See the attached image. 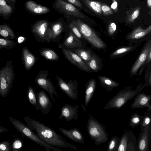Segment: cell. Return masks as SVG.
Returning a JSON list of instances; mask_svg holds the SVG:
<instances>
[{
	"mask_svg": "<svg viewBox=\"0 0 151 151\" xmlns=\"http://www.w3.org/2000/svg\"><path fill=\"white\" fill-rule=\"evenodd\" d=\"M64 44L67 47L69 48L76 47H81L82 46L81 40L71 31L69 32L68 37L66 39Z\"/></svg>",
	"mask_w": 151,
	"mask_h": 151,
	"instance_id": "cell-23",
	"label": "cell"
},
{
	"mask_svg": "<svg viewBox=\"0 0 151 151\" xmlns=\"http://www.w3.org/2000/svg\"><path fill=\"white\" fill-rule=\"evenodd\" d=\"M151 31V25L146 29L138 26L128 34L127 37V39L136 40L140 39L150 33Z\"/></svg>",
	"mask_w": 151,
	"mask_h": 151,
	"instance_id": "cell-21",
	"label": "cell"
},
{
	"mask_svg": "<svg viewBox=\"0 0 151 151\" xmlns=\"http://www.w3.org/2000/svg\"><path fill=\"white\" fill-rule=\"evenodd\" d=\"M120 139L116 151H137V139L132 130H126Z\"/></svg>",
	"mask_w": 151,
	"mask_h": 151,
	"instance_id": "cell-7",
	"label": "cell"
},
{
	"mask_svg": "<svg viewBox=\"0 0 151 151\" xmlns=\"http://www.w3.org/2000/svg\"><path fill=\"white\" fill-rule=\"evenodd\" d=\"M59 86L61 90L72 99L77 101L78 98L77 82L70 80L68 83L64 81L59 76L56 77Z\"/></svg>",
	"mask_w": 151,
	"mask_h": 151,
	"instance_id": "cell-9",
	"label": "cell"
},
{
	"mask_svg": "<svg viewBox=\"0 0 151 151\" xmlns=\"http://www.w3.org/2000/svg\"><path fill=\"white\" fill-rule=\"evenodd\" d=\"M147 4L148 8L150 9L151 8V0H147Z\"/></svg>",
	"mask_w": 151,
	"mask_h": 151,
	"instance_id": "cell-49",
	"label": "cell"
},
{
	"mask_svg": "<svg viewBox=\"0 0 151 151\" xmlns=\"http://www.w3.org/2000/svg\"><path fill=\"white\" fill-rule=\"evenodd\" d=\"M98 78L101 85L108 91H111L114 88L117 87L119 85L118 83L108 77L98 76Z\"/></svg>",
	"mask_w": 151,
	"mask_h": 151,
	"instance_id": "cell-24",
	"label": "cell"
},
{
	"mask_svg": "<svg viewBox=\"0 0 151 151\" xmlns=\"http://www.w3.org/2000/svg\"><path fill=\"white\" fill-rule=\"evenodd\" d=\"M116 28V24L114 23H111L109 25L108 28V32L109 34L110 35H113L115 32Z\"/></svg>",
	"mask_w": 151,
	"mask_h": 151,
	"instance_id": "cell-43",
	"label": "cell"
},
{
	"mask_svg": "<svg viewBox=\"0 0 151 151\" xmlns=\"http://www.w3.org/2000/svg\"><path fill=\"white\" fill-rule=\"evenodd\" d=\"M151 50L149 52L146 59V63H149L151 62Z\"/></svg>",
	"mask_w": 151,
	"mask_h": 151,
	"instance_id": "cell-46",
	"label": "cell"
},
{
	"mask_svg": "<svg viewBox=\"0 0 151 151\" xmlns=\"http://www.w3.org/2000/svg\"><path fill=\"white\" fill-rule=\"evenodd\" d=\"M58 129L64 135L71 140L79 143L85 144L84 139L82 134L76 128L67 129L60 128Z\"/></svg>",
	"mask_w": 151,
	"mask_h": 151,
	"instance_id": "cell-18",
	"label": "cell"
},
{
	"mask_svg": "<svg viewBox=\"0 0 151 151\" xmlns=\"http://www.w3.org/2000/svg\"><path fill=\"white\" fill-rule=\"evenodd\" d=\"M10 142L5 140L0 143V151H11Z\"/></svg>",
	"mask_w": 151,
	"mask_h": 151,
	"instance_id": "cell-42",
	"label": "cell"
},
{
	"mask_svg": "<svg viewBox=\"0 0 151 151\" xmlns=\"http://www.w3.org/2000/svg\"><path fill=\"white\" fill-rule=\"evenodd\" d=\"M12 11L11 7L6 4L5 0H0V14L7 15Z\"/></svg>",
	"mask_w": 151,
	"mask_h": 151,
	"instance_id": "cell-37",
	"label": "cell"
},
{
	"mask_svg": "<svg viewBox=\"0 0 151 151\" xmlns=\"http://www.w3.org/2000/svg\"><path fill=\"white\" fill-rule=\"evenodd\" d=\"M76 54L86 62L89 60L91 59L92 54L89 50H86L81 48L73 50Z\"/></svg>",
	"mask_w": 151,
	"mask_h": 151,
	"instance_id": "cell-31",
	"label": "cell"
},
{
	"mask_svg": "<svg viewBox=\"0 0 151 151\" xmlns=\"http://www.w3.org/2000/svg\"><path fill=\"white\" fill-rule=\"evenodd\" d=\"M9 130L4 127L0 126V133L8 132Z\"/></svg>",
	"mask_w": 151,
	"mask_h": 151,
	"instance_id": "cell-47",
	"label": "cell"
},
{
	"mask_svg": "<svg viewBox=\"0 0 151 151\" xmlns=\"http://www.w3.org/2000/svg\"><path fill=\"white\" fill-rule=\"evenodd\" d=\"M85 4L90 9L98 15L102 14L101 3L97 1L90 0H83Z\"/></svg>",
	"mask_w": 151,
	"mask_h": 151,
	"instance_id": "cell-28",
	"label": "cell"
},
{
	"mask_svg": "<svg viewBox=\"0 0 151 151\" xmlns=\"http://www.w3.org/2000/svg\"><path fill=\"white\" fill-rule=\"evenodd\" d=\"M135 0L137 1V0Z\"/></svg>",
	"mask_w": 151,
	"mask_h": 151,
	"instance_id": "cell-51",
	"label": "cell"
},
{
	"mask_svg": "<svg viewBox=\"0 0 151 151\" xmlns=\"http://www.w3.org/2000/svg\"><path fill=\"white\" fill-rule=\"evenodd\" d=\"M68 27L71 29L72 32L78 37L80 38L82 37V35L76 24V21H73L72 22L69 24Z\"/></svg>",
	"mask_w": 151,
	"mask_h": 151,
	"instance_id": "cell-40",
	"label": "cell"
},
{
	"mask_svg": "<svg viewBox=\"0 0 151 151\" xmlns=\"http://www.w3.org/2000/svg\"><path fill=\"white\" fill-rule=\"evenodd\" d=\"M26 6L28 10L36 14H44L50 11L48 8L36 4L32 1H27L26 3Z\"/></svg>",
	"mask_w": 151,
	"mask_h": 151,
	"instance_id": "cell-22",
	"label": "cell"
},
{
	"mask_svg": "<svg viewBox=\"0 0 151 151\" xmlns=\"http://www.w3.org/2000/svg\"><path fill=\"white\" fill-rule=\"evenodd\" d=\"M55 6L67 15L82 18L85 17L83 14L74 6L63 0H56Z\"/></svg>",
	"mask_w": 151,
	"mask_h": 151,
	"instance_id": "cell-13",
	"label": "cell"
},
{
	"mask_svg": "<svg viewBox=\"0 0 151 151\" xmlns=\"http://www.w3.org/2000/svg\"><path fill=\"white\" fill-rule=\"evenodd\" d=\"M48 74L47 71L42 70L40 72L35 78V81L39 86L48 93L51 98L55 102L56 100L53 95H55L58 97L59 96L51 80L47 78Z\"/></svg>",
	"mask_w": 151,
	"mask_h": 151,
	"instance_id": "cell-8",
	"label": "cell"
},
{
	"mask_svg": "<svg viewBox=\"0 0 151 151\" xmlns=\"http://www.w3.org/2000/svg\"><path fill=\"white\" fill-rule=\"evenodd\" d=\"M151 50V41L150 40L146 44L137 60L132 66L131 73L136 74L141 66L146 62L147 55Z\"/></svg>",
	"mask_w": 151,
	"mask_h": 151,
	"instance_id": "cell-15",
	"label": "cell"
},
{
	"mask_svg": "<svg viewBox=\"0 0 151 151\" xmlns=\"http://www.w3.org/2000/svg\"><path fill=\"white\" fill-rule=\"evenodd\" d=\"M87 130L96 145L104 143L108 140V134L105 126L91 115L87 122Z\"/></svg>",
	"mask_w": 151,
	"mask_h": 151,
	"instance_id": "cell-3",
	"label": "cell"
},
{
	"mask_svg": "<svg viewBox=\"0 0 151 151\" xmlns=\"http://www.w3.org/2000/svg\"><path fill=\"white\" fill-rule=\"evenodd\" d=\"M27 99L30 103L38 111L40 110L37 95L35 90L31 86H29L27 93Z\"/></svg>",
	"mask_w": 151,
	"mask_h": 151,
	"instance_id": "cell-26",
	"label": "cell"
},
{
	"mask_svg": "<svg viewBox=\"0 0 151 151\" xmlns=\"http://www.w3.org/2000/svg\"><path fill=\"white\" fill-rule=\"evenodd\" d=\"M101 9L102 14L105 15H109L113 14V12L111 7L106 4H101Z\"/></svg>",
	"mask_w": 151,
	"mask_h": 151,
	"instance_id": "cell-41",
	"label": "cell"
},
{
	"mask_svg": "<svg viewBox=\"0 0 151 151\" xmlns=\"http://www.w3.org/2000/svg\"><path fill=\"white\" fill-rule=\"evenodd\" d=\"M132 88L131 86H128L120 91L107 102L104 107V109L121 108L144 88L141 84L138 85L135 90H132Z\"/></svg>",
	"mask_w": 151,
	"mask_h": 151,
	"instance_id": "cell-2",
	"label": "cell"
},
{
	"mask_svg": "<svg viewBox=\"0 0 151 151\" xmlns=\"http://www.w3.org/2000/svg\"><path fill=\"white\" fill-rule=\"evenodd\" d=\"M96 88V81L94 79L90 80L86 84L84 95V103L86 107L87 106L92 98Z\"/></svg>",
	"mask_w": 151,
	"mask_h": 151,
	"instance_id": "cell-20",
	"label": "cell"
},
{
	"mask_svg": "<svg viewBox=\"0 0 151 151\" xmlns=\"http://www.w3.org/2000/svg\"><path fill=\"white\" fill-rule=\"evenodd\" d=\"M40 55L47 60H56L58 59L57 54L53 50L45 49L40 52Z\"/></svg>",
	"mask_w": 151,
	"mask_h": 151,
	"instance_id": "cell-32",
	"label": "cell"
},
{
	"mask_svg": "<svg viewBox=\"0 0 151 151\" xmlns=\"http://www.w3.org/2000/svg\"><path fill=\"white\" fill-rule=\"evenodd\" d=\"M0 36L9 40L14 39L16 38L15 34L12 29L6 24H0Z\"/></svg>",
	"mask_w": 151,
	"mask_h": 151,
	"instance_id": "cell-25",
	"label": "cell"
},
{
	"mask_svg": "<svg viewBox=\"0 0 151 151\" xmlns=\"http://www.w3.org/2000/svg\"></svg>",
	"mask_w": 151,
	"mask_h": 151,
	"instance_id": "cell-52",
	"label": "cell"
},
{
	"mask_svg": "<svg viewBox=\"0 0 151 151\" xmlns=\"http://www.w3.org/2000/svg\"><path fill=\"white\" fill-rule=\"evenodd\" d=\"M17 45L15 41L0 37V51L2 49H11L15 47Z\"/></svg>",
	"mask_w": 151,
	"mask_h": 151,
	"instance_id": "cell-30",
	"label": "cell"
},
{
	"mask_svg": "<svg viewBox=\"0 0 151 151\" xmlns=\"http://www.w3.org/2000/svg\"><path fill=\"white\" fill-rule=\"evenodd\" d=\"M62 51L67 58L71 63L81 70L88 72H90V68L83 59L76 54L70 50L65 49H63Z\"/></svg>",
	"mask_w": 151,
	"mask_h": 151,
	"instance_id": "cell-14",
	"label": "cell"
},
{
	"mask_svg": "<svg viewBox=\"0 0 151 151\" xmlns=\"http://www.w3.org/2000/svg\"><path fill=\"white\" fill-rule=\"evenodd\" d=\"M11 0L12 1H13V2H14V0Z\"/></svg>",
	"mask_w": 151,
	"mask_h": 151,
	"instance_id": "cell-50",
	"label": "cell"
},
{
	"mask_svg": "<svg viewBox=\"0 0 151 151\" xmlns=\"http://www.w3.org/2000/svg\"><path fill=\"white\" fill-rule=\"evenodd\" d=\"M141 6H137L132 8L127 12V16L125 18L127 23H131L134 22L139 14Z\"/></svg>",
	"mask_w": 151,
	"mask_h": 151,
	"instance_id": "cell-29",
	"label": "cell"
},
{
	"mask_svg": "<svg viewBox=\"0 0 151 151\" xmlns=\"http://www.w3.org/2000/svg\"><path fill=\"white\" fill-rule=\"evenodd\" d=\"M21 60L25 69L29 71L35 63L36 59L29 49L25 47L22 50Z\"/></svg>",
	"mask_w": 151,
	"mask_h": 151,
	"instance_id": "cell-19",
	"label": "cell"
},
{
	"mask_svg": "<svg viewBox=\"0 0 151 151\" xmlns=\"http://www.w3.org/2000/svg\"><path fill=\"white\" fill-rule=\"evenodd\" d=\"M28 127L35 131L38 137L48 145L77 150L73 145L67 142L62 137L53 129L37 120L32 119L28 116L23 117Z\"/></svg>",
	"mask_w": 151,
	"mask_h": 151,
	"instance_id": "cell-1",
	"label": "cell"
},
{
	"mask_svg": "<svg viewBox=\"0 0 151 151\" xmlns=\"http://www.w3.org/2000/svg\"><path fill=\"white\" fill-rule=\"evenodd\" d=\"M142 116L137 113H134L131 116L129 126L132 128L136 127L140 124Z\"/></svg>",
	"mask_w": 151,
	"mask_h": 151,
	"instance_id": "cell-38",
	"label": "cell"
},
{
	"mask_svg": "<svg viewBox=\"0 0 151 151\" xmlns=\"http://www.w3.org/2000/svg\"><path fill=\"white\" fill-rule=\"evenodd\" d=\"M133 48L132 47H124L118 49L111 54L112 56H116L126 53L132 50Z\"/></svg>",
	"mask_w": 151,
	"mask_h": 151,
	"instance_id": "cell-39",
	"label": "cell"
},
{
	"mask_svg": "<svg viewBox=\"0 0 151 151\" xmlns=\"http://www.w3.org/2000/svg\"><path fill=\"white\" fill-rule=\"evenodd\" d=\"M78 106L76 105L73 106L68 104H65L62 106L61 109V114L59 119L64 117L67 121L78 119Z\"/></svg>",
	"mask_w": 151,
	"mask_h": 151,
	"instance_id": "cell-16",
	"label": "cell"
},
{
	"mask_svg": "<svg viewBox=\"0 0 151 151\" xmlns=\"http://www.w3.org/2000/svg\"><path fill=\"white\" fill-rule=\"evenodd\" d=\"M48 25L45 20L40 21L34 24L32 31L42 39L48 40L52 39V36L51 29L48 28Z\"/></svg>",
	"mask_w": 151,
	"mask_h": 151,
	"instance_id": "cell-10",
	"label": "cell"
},
{
	"mask_svg": "<svg viewBox=\"0 0 151 151\" xmlns=\"http://www.w3.org/2000/svg\"><path fill=\"white\" fill-rule=\"evenodd\" d=\"M15 74L12 60H8L0 69V95L6 97L10 91L15 80Z\"/></svg>",
	"mask_w": 151,
	"mask_h": 151,
	"instance_id": "cell-4",
	"label": "cell"
},
{
	"mask_svg": "<svg viewBox=\"0 0 151 151\" xmlns=\"http://www.w3.org/2000/svg\"><path fill=\"white\" fill-rule=\"evenodd\" d=\"M112 3L111 6V8L115 13L118 11V5L117 1L116 0H112Z\"/></svg>",
	"mask_w": 151,
	"mask_h": 151,
	"instance_id": "cell-44",
	"label": "cell"
},
{
	"mask_svg": "<svg viewBox=\"0 0 151 151\" xmlns=\"http://www.w3.org/2000/svg\"><path fill=\"white\" fill-rule=\"evenodd\" d=\"M151 139V126L145 128L139 135L137 151H149Z\"/></svg>",
	"mask_w": 151,
	"mask_h": 151,
	"instance_id": "cell-11",
	"label": "cell"
},
{
	"mask_svg": "<svg viewBox=\"0 0 151 151\" xmlns=\"http://www.w3.org/2000/svg\"><path fill=\"white\" fill-rule=\"evenodd\" d=\"M76 23L82 35L93 47L101 49L106 47L105 43L88 25L79 19Z\"/></svg>",
	"mask_w": 151,
	"mask_h": 151,
	"instance_id": "cell-6",
	"label": "cell"
},
{
	"mask_svg": "<svg viewBox=\"0 0 151 151\" xmlns=\"http://www.w3.org/2000/svg\"><path fill=\"white\" fill-rule=\"evenodd\" d=\"M133 102L130 106L132 109L145 107L147 108V111H151V94H146L144 92H140L134 97Z\"/></svg>",
	"mask_w": 151,
	"mask_h": 151,
	"instance_id": "cell-12",
	"label": "cell"
},
{
	"mask_svg": "<svg viewBox=\"0 0 151 151\" xmlns=\"http://www.w3.org/2000/svg\"><path fill=\"white\" fill-rule=\"evenodd\" d=\"M36 94L40 109L43 114H48L52 106V103L49 97L42 90Z\"/></svg>",
	"mask_w": 151,
	"mask_h": 151,
	"instance_id": "cell-17",
	"label": "cell"
},
{
	"mask_svg": "<svg viewBox=\"0 0 151 151\" xmlns=\"http://www.w3.org/2000/svg\"><path fill=\"white\" fill-rule=\"evenodd\" d=\"M90 69L97 72L102 68V62L99 58L95 54H93L90 60L86 62Z\"/></svg>",
	"mask_w": 151,
	"mask_h": 151,
	"instance_id": "cell-27",
	"label": "cell"
},
{
	"mask_svg": "<svg viewBox=\"0 0 151 151\" xmlns=\"http://www.w3.org/2000/svg\"><path fill=\"white\" fill-rule=\"evenodd\" d=\"M9 119L11 123L22 134V136L42 146L46 151H50V149H51L54 151H62L57 148L47 145L42 140L37 134L33 132L27 125H26L19 120L12 117H10Z\"/></svg>",
	"mask_w": 151,
	"mask_h": 151,
	"instance_id": "cell-5",
	"label": "cell"
},
{
	"mask_svg": "<svg viewBox=\"0 0 151 151\" xmlns=\"http://www.w3.org/2000/svg\"><path fill=\"white\" fill-rule=\"evenodd\" d=\"M120 138L116 136L113 137L109 140L108 144L107 151H116L119 142Z\"/></svg>",
	"mask_w": 151,
	"mask_h": 151,
	"instance_id": "cell-35",
	"label": "cell"
},
{
	"mask_svg": "<svg viewBox=\"0 0 151 151\" xmlns=\"http://www.w3.org/2000/svg\"><path fill=\"white\" fill-rule=\"evenodd\" d=\"M63 29V25L60 22L53 24L52 27V39H54L59 35Z\"/></svg>",
	"mask_w": 151,
	"mask_h": 151,
	"instance_id": "cell-36",
	"label": "cell"
},
{
	"mask_svg": "<svg viewBox=\"0 0 151 151\" xmlns=\"http://www.w3.org/2000/svg\"><path fill=\"white\" fill-rule=\"evenodd\" d=\"M77 6L80 8H82V5L79 0H66Z\"/></svg>",
	"mask_w": 151,
	"mask_h": 151,
	"instance_id": "cell-45",
	"label": "cell"
},
{
	"mask_svg": "<svg viewBox=\"0 0 151 151\" xmlns=\"http://www.w3.org/2000/svg\"><path fill=\"white\" fill-rule=\"evenodd\" d=\"M25 40V39L24 37L21 36L18 38V42L19 43H21L23 42Z\"/></svg>",
	"mask_w": 151,
	"mask_h": 151,
	"instance_id": "cell-48",
	"label": "cell"
},
{
	"mask_svg": "<svg viewBox=\"0 0 151 151\" xmlns=\"http://www.w3.org/2000/svg\"><path fill=\"white\" fill-rule=\"evenodd\" d=\"M23 146L22 140L19 137L14 138L10 145L11 151H21Z\"/></svg>",
	"mask_w": 151,
	"mask_h": 151,
	"instance_id": "cell-34",
	"label": "cell"
},
{
	"mask_svg": "<svg viewBox=\"0 0 151 151\" xmlns=\"http://www.w3.org/2000/svg\"><path fill=\"white\" fill-rule=\"evenodd\" d=\"M151 115L150 113H145L142 116L140 124V127L141 131H143L146 128H148L151 126L150 122Z\"/></svg>",
	"mask_w": 151,
	"mask_h": 151,
	"instance_id": "cell-33",
	"label": "cell"
}]
</instances>
